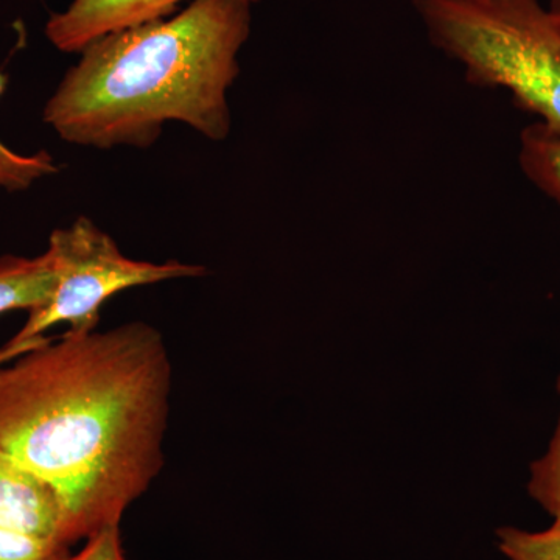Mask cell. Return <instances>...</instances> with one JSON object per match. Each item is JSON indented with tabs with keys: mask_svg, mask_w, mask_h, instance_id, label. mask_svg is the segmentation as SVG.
<instances>
[{
	"mask_svg": "<svg viewBox=\"0 0 560 560\" xmlns=\"http://www.w3.org/2000/svg\"><path fill=\"white\" fill-rule=\"evenodd\" d=\"M172 361L147 323L44 338L0 368V453L47 482L70 545L106 526L164 466Z\"/></svg>",
	"mask_w": 560,
	"mask_h": 560,
	"instance_id": "6da1fadb",
	"label": "cell"
},
{
	"mask_svg": "<svg viewBox=\"0 0 560 560\" xmlns=\"http://www.w3.org/2000/svg\"><path fill=\"white\" fill-rule=\"evenodd\" d=\"M249 35L250 5L241 0H191L179 13L108 33L80 51L44 121L66 142L97 150L150 149L167 121L220 142Z\"/></svg>",
	"mask_w": 560,
	"mask_h": 560,
	"instance_id": "7a4b0ae2",
	"label": "cell"
},
{
	"mask_svg": "<svg viewBox=\"0 0 560 560\" xmlns=\"http://www.w3.org/2000/svg\"><path fill=\"white\" fill-rule=\"evenodd\" d=\"M431 43L477 86L560 132V21L540 0H415Z\"/></svg>",
	"mask_w": 560,
	"mask_h": 560,
	"instance_id": "3957f363",
	"label": "cell"
},
{
	"mask_svg": "<svg viewBox=\"0 0 560 560\" xmlns=\"http://www.w3.org/2000/svg\"><path fill=\"white\" fill-rule=\"evenodd\" d=\"M47 253L57 275L54 293L46 305L31 312L10 346L43 337L44 331L61 323L70 324V330H95L102 305L119 291L206 275L205 267L178 260L165 264L132 260L88 217L51 232Z\"/></svg>",
	"mask_w": 560,
	"mask_h": 560,
	"instance_id": "277c9868",
	"label": "cell"
},
{
	"mask_svg": "<svg viewBox=\"0 0 560 560\" xmlns=\"http://www.w3.org/2000/svg\"><path fill=\"white\" fill-rule=\"evenodd\" d=\"M183 0H72L46 24L55 49L80 54L92 40L145 22L171 16ZM253 7L260 0H241Z\"/></svg>",
	"mask_w": 560,
	"mask_h": 560,
	"instance_id": "5b68a950",
	"label": "cell"
},
{
	"mask_svg": "<svg viewBox=\"0 0 560 560\" xmlns=\"http://www.w3.org/2000/svg\"><path fill=\"white\" fill-rule=\"evenodd\" d=\"M0 526L35 540L70 547L65 511L55 490L2 453Z\"/></svg>",
	"mask_w": 560,
	"mask_h": 560,
	"instance_id": "8992f818",
	"label": "cell"
},
{
	"mask_svg": "<svg viewBox=\"0 0 560 560\" xmlns=\"http://www.w3.org/2000/svg\"><path fill=\"white\" fill-rule=\"evenodd\" d=\"M57 283L49 253L38 257L3 256L0 259V315L43 307Z\"/></svg>",
	"mask_w": 560,
	"mask_h": 560,
	"instance_id": "52a82bcc",
	"label": "cell"
},
{
	"mask_svg": "<svg viewBox=\"0 0 560 560\" xmlns=\"http://www.w3.org/2000/svg\"><path fill=\"white\" fill-rule=\"evenodd\" d=\"M518 162L526 178L560 205V132L540 121L526 127L521 136Z\"/></svg>",
	"mask_w": 560,
	"mask_h": 560,
	"instance_id": "ba28073f",
	"label": "cell"
},
{
	"mask_svg": "<svg viewBox=\"0 0 560 560\" xmlns=\"http://www.w3.org/2000/svg\"><path fill=\"white\" fill-rule=\"evenodd\" d=\"M9 86V77L0 70V98ZM60 168L54 156L40 150L35 154H21L0 140V190L24 191L36 180L55 175Z\"/></svg>",
	"mask_w": 560,
	"mask_h": 560,
	"instance_id": "9c48e42d",
	"label": "cell"
},
{
	"mask_svg": "<svg viewBox=\"0 0 560 560\" xmlns=\"http://www.w3.org/2000/svg\"><path fill=\"white\" fill-rule=\"evenodd\" d=\"M497 536L508 560H560V523L539 533L504 526Z\"/></svg>",
	"mask_w": 560,
	"mask_h": 560,
	"instance_id": "30bf717a",
	"label": "cell"
},
{
	"mask_svg": "<svg viewBox=\"0 0 560 560\" xmlns=\"http://www.w3.org/2000/svg\"><path fill=\"white\" fill-rule=\"evenodd\" d=\"M558 389L560 393V377ZM528 492L556 523H560V419L547 453L530 466Z\"/></svg>",
	"mask_w": 560,
	"mask_h": 560,
	"instance_id": "8fae6325",
	"label": "cell"
},
{
	"mask_svg": "<svg viewBox=\"0 0 560 560\" xmlns=\"http://www.w3.org/2000/svg\"><path fill=\"white\" fill-rule=\"evenodd\" d=\"M69 547L22 536L0 526V560H66Z\"/></svg>",
	"mask_w": 560,
	"mask_h": 560,
	"instance_id": "7c38bea8",
	"label": "cell"
},
{
	"mask_svg": "<svg viewBox=\"0 0 560 560\" xmlns=\"http://www.w3.org/2000/svg\"><path fill=\"white\" fill-rule=\"evenodd\" d=\"M66 560H125L120 525L106 526L88 539L86 547Z\"/></svg>",
	"mask_w": 560,
	"mask_h": 560,
	"instance_id": "4fadbf2b",
	"label": "cell"
},
{
	"mask_svg": "<svg viewBox=\"0 0 560 560\" xmlns=\"http://www.w3.org/2000/svg\"><path fill=\"white\" fill-rule=\"evenodd\" d=\"M38 340L40 341V338H36V340L24 342V345H7L5 348L0 349V363H5V361L10 360H16L18 357L22 355V353L35 348V346H38Z\"/></svg>",
	"mask_w": 560,
	"mask_h": 560,
	"instance_id": "5bb4252c",
	"label": "cell"
},
{
	"mask_svg": "<svg viewBox=\"0 0 560 560\" xmlns=\"http://www.w3.org/2000/svg\"><path fill=\"white\" fill-rule=\"evenodd\" d=\"M548 9H550L552 13H555V16L560 21V0H550Z\"/></svg>",
	"mask_w": 560,
	"mask_h": 560,
	"instance_id": "9a60e30c",
	"label": "cell"
}]
</instances>
